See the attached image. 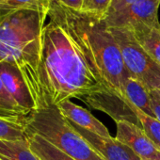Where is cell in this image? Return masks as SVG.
Instances as JSON below:
<instances>
[{
    "label": "cell",
    "mask_w": 160,
    "mask_h": 160,
    "mask_svg": "<svg viewBox=\"0 0 160 160\" xmlns=\"http://www.w3.org/2000/svg\"><path fill=\"white\" fill-rule=\"evenodd\" d=\"M69 10L76 40L95 76L104 87L123 92L131 75L103 17L83 11Z\"/></svg>",
    "instance_id": "3"
},
{
    "label": "cell",
    "mask_w": 160,
    "mask_h": 160,
    "mask_svg": "<svg viewBox=\"0 0 160 160\" xmlns=\"http://www.w3.org/2000/svg\"><path fill=\"white\" fill-rule=\"evenodd\" d=\"M0 140H28L26 122L0 118Z\"/></svg>",
    "instance_id": "18"
},
{
    "label": "cell",
    "mask_w": 160,
    "mask_h": 160,
    "mask_svg": "<svg viewBox=\"0 0 160 160\" xmlns=\"http://www.w3.org/2000/svg\"><path fill=\"white\" fill-rule=\"evenodd\" d=\"M0 78L7 91L22 108L29 113L36 110L35 102L23 73L16 66L6 61H1Z\"/></svg>",
    "instance_id": "10"
},
{
    "label": "cell",
    "mask_w": 160,
    "mask_h": 160,
    "mask_svg": "<svg viewBox=\"0 0 160 160\" xmlns=\"http://www.w3.org/2000/svg\"><path fill=\"white\" fill-rule=\"evenodd\" d=\"M28 135L37 134L75 160H105L62 115L57 106L32 111L26 120Z\"/></svg>",
    "instance_id": "4"
},
{
    "label": "cell",
    "mask_w": 160,
    "mask_h": 160,
    "mask_svg": "<svg viewBox=\"0 0 160 160\" xmlns=\"http://www.w3.org/2000/svg\"><path fill=\"white\" fill-rule=\"evenodd\" d=\"M112 0H84L83 12L104 17L109 10Z\"/></svg>",
    "instance_id": "20"
},
{
    "label": "cell",
    "mask_w": 160,
    "mask_h": 160,
    "mask_svg": "<svg viewBox=\"0 0 160 160\" xmlns=\"http://www.w3.org/2000/svg\"><path fill=\"white\" fill-rule=\"evenodd\" d=\"M69 122L105 160H140V158L129 147L122 144L115 138L103 137L79 127L70 121Z\"/></svg>",
    "instance_id": "9"
},
{
    "label": "cell",
    "mask_w": 160,
    "mask_h": 160,
    "mask_svg": "<svg viewBox=\"0 0 160 160\" xmlns=\"http://www.w3.org/2000/svg\"><path fill=\"white\" fill-rule=\"evenodd\" d=\"M151 107L154 117L160 122V94L156 90L151 91Z\"/></svg>",
    "instance_id": "22"
},
{
    "label": "cell",
    "mask_w": 160,
    "mask_h": 160,
    "mask_svg": "<svg viewBox=\"0 0 160 160\" xmlns=\"http://www.w3.org/2000/svg\"><path fill=\"white\" fill-rule=\"evenodd\" d=\"M80 100L92 109L105 112L116 122H127L141 127L137 115L138 108L130 103L123 92L105 87Z\"/></svg>",
    "instance_id": "6"
},
{
    "label": "cell",
    "mask_w": 160,
    "mask_h": 160,
    "mask_svg": "<svg viewBox=\"0 0 160 160\" xmlns=\"http://www.w3.org/2000/svg\"><path fill=\"white\" fill-rule=\"evenodd\" d=\"M62 115L79 127L93 132L103 137H111L107 126L95 118L89 110L80 107L71 100H65L58 106Z\"/></svg>",
    "instance_id": "11"
},
{
    "label": "cell",
    "mask_w": 160,
    "mask_h": 160,
    "mask_svg": "<svg viewBox=\"0 0 160 160\" xmlns=\"http://www.w3.org/2000/svg\"><path fill=\"white\" fill-rule=\"evenodd\" d=\"M46 19L47 13L32 10L0 12V62H9L21 71L36 109L40 107L39 64Z\"/></svg>",
    "instance_id": "2"
},
{
    "label": "cell",
    "mask_w": 160,
    "mask_h": 160,
    "mask_svg": "<svg viewBox=\"0 0 160 160\" xmlns=\"http://www.w3.org/2000/svg\"><path fill=\"white\" fill-rule=\"evenodd\" d=\"M140 160H141V159H140Z\"/></svg>",
    "instance_id": "26"
},
{
    "label": "cell",
    "mask_w": 160,
    "mask_h": 160,
    "mask_svg": "<svg viewBox=\"0 0 160 160\" xmlns=\"http://www.w3.org/2000/svg\"><path fill=\"white\" fill-rule=\"evenodd\" d=\"M160 0H144L120 11L108 12L104 21L108 28H129L137 24H145L160 28L158 10Z\"/></svg>",
    "instance_id": "7"
},
{
    "label": "cell",
    "mask_w": 160,
    "mask_h": 160,
    "mask_svg": "<svg viewBox=\"0 0 160 160\" xmlns=\"http://www.w3.org/2000/svg\"><path fill=\"white\" fill-rule=\"evenodd\" d=\"M137 115L145 134L160 149V122L156 118L147 115L139 109H137Z\"/></svg>",
    "instance_id": "19"
},
{
    "label": "cell",
    "mask_w": 160,
    "mask_h": 160,
    "mask_svg": "<svg viewBox=\"0 0 160 160\" xmlns=\"http://www.w3.org/2000/svg\"><path fill=\"white\" fill-rule=\"evenodd\" d=\"M51 0H0V12L32 10L47 13Z\"/></svg>",
    "instance_id": "17"
},
{
    "label": "cell",
    "mask_w": 160,
    "mask_h": 160,
    "mask_svg": "<svg viewBox=\"0 0 160 160\" xmlns=\"http://www.w3.org/2000/svg\"><path fill=\"white\" fill-rule=\"evenodd\" d=\"M0 160H2V159H1V158H0Z\"/></svg>",
    "instance_id": "25"
},
{
    "label": "cell",
    "mask_w": 160,
    "mask_h": 160,
    "mask_svg": "<svg viewBox=\"0 0 160 160\" xmlns=\"http://www.w3.org/2000/svg\"><path fill=\"white\" fill-rule=\"evenodd\" d=\"M115 138L129 147L141 160H160V149L149 138L144 130L131 122H116Z\"/></svg>",
    "instance_id": "8"
},
{
    "label": "cell",
    "mask_w": 160,
    "mask_h": 160,
    "mask_svg": "<svg viewBox=\"0 0 160 160\" xmlns=\"http://www.w3.org/2000/svg\"><path fill=\"white\" fill-rule=\"evenodd\" d=\"M126 28L133 33L141 47L160 65V28L137 24Z\"/></svg>",
    "instance_id": "12"
},
{
    "label": "cell",
    "mask_w": 160,
    "mask_h": 160,
    "mask_svg": "<svg viewBox=\"0 0 160 160\" xmlns=\"http://www.w3.org/2000/svg\"><path fill=\"white\" fill-rule=\"evenodd\" d=\"M28 142L41 160H75L37 134L28 135Z\"/></svg>",
    "instance_id": "14"
},
{
    "label": "cell",
    "mask_w": 160,
    "mask_h": 160,
    "mask_svg": "<svg viewBox=\"0 0 160 160\" xmlns=\"http://www.w3.org/2000/svg\"><path fill=\"white\" fill-rule=\"evenodd\" d=\"M156 91H157V92H158V93H159V94H160V88H159V89H158V90H156Z\"/></svg>",
    "instance_id": "24"
},
{
    "label": "cell",
    "mask_w": 160,
    "mask_h": 160,
    "mask_svg": "<svg viewBox=\"0 0 160 160\" xmlns=\"http://www.w3.org/2000/svg\"><path fill=\"white\" fill-rule=\"evenodd\" d=\"M123 93L134 107L147 115L154 117L151 107V90L139 80L130 76L124 85Z\"/></svg>",
    "instance_id": "13"
},
{
    "label": "cell",
    "mask_w": 160,
    "mask_h": 160,
    "mask_svg": "<svg viewBox=\"0 0 160 160\" xmlns=\"http://www.w3.org/2000/svg\"><path fill=\"white\" fill-rule=\"evenodd\" d=\"M141 1H144V0H112L108 12H117V11H120V10H122L125 7H128L132 4H136V3H138Z\"/></svg>",
    "instance_id": "21"
},
{
    "label": "cell",
    "mask_w": 160,
    "mask_h": 160,
    "mask_svg": "<svg viewBox=\"0 0 160 160\" xmlns=\"http://www.w3.org/2000/svg\"><path fill=\"white\" fill-rule=\"evenodd\" d=\"M0 154L13 160H41L30 150L28 140H0Z\"/></svg>",
    "instance_id": "16"
},
{
    "label": "cell",
    "mask_w": 160,
    "mask_h": 160,
    "mask_svg": "<svg viewBox=\"0 0 160 160\" xmlns=\"http://www.w3.org/2000/svg\"><path fill=\"white\" fill-rule=\"evenodd\" d=\"M130 75L151 91L160 88V65L141 47L128 28H109Z\"/></svg>",
    "instance_id": "5"
},
{
    "label": "cell",
    "mask_w": 160,
    "mask_h": 160,
    "mask_svg": "<svg viewBox=\"0 0 160 160\" xmlns=\"http://www.w3.org/2000/svg\"><path fill=\"white\" fill-rule=\"evenodd\" d=\"M42 34L39 64L40 108L105 88L87 63L76 40L69 8L51 0Z\"/></svg>",
    "instance_id": "1"
},
{
    "label": "cell",
    "mask_w": 160,
    "mask_h": 160,
    "mask_svg": "<svg viewBox=\"0 0 160 160\" xmlns=\"http://www.w3.org/2000/svg\"><path fill=\"white\" fill-rule=\"evenodd\" d=\"M30 113L22 108L5 88L0 78V118L25 122Z\"/></svg>",
    "instance_id": "15"
},
{
    "label": "cell",
    "mask_w": 160,
    "mask_h": 160,
    "mask_svg": "<svg viewBox=\"0 0 160 160\" xmlns=\"http://www.w3.org/2000/svg\"><path fill=\"white\" fill-rule=\"evenodd\" d=\"M65 7L73 11H82L84 0H58Z\"/></svg>",
    "instance_id": "23"
}]
</instances>
